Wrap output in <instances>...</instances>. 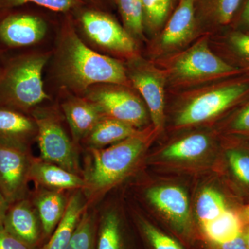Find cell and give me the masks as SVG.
<instances>
[{"label": "cell", "mask_w": 249, "mask_h": 249, "mask_svg": "<svg viewBox=\"0 0 249 249\" xmlns=\"http://www.w3.org/2000/svg\"><path fill=\"white\" fill-rule=\"evenodd\" d=\"M0 249H34L0 226Z\"/></svg>", "instance_id": "obj_34"}, {"label": "cell", "mask_w": 249, "mask_h": 249, "mask_svg": "<svg viewBox=\"0 0 249 249\" xmlns=\"http://www.w3.org/2000/svg\"><path fill=\"white\" fill-rule=\"evenodd\" d=\"M244 0H201V14L206 20L219 27L233 22Z\"/></svg>", "instance_id": "obj_23"}, {"label": "cell", "mask_w": 249, "mask_h": 249, "mask_svg": "<svg viewBox=\"0 0 249 249\" xmlns=\"http://www.w3.org/2000/svg\"><path fill=\"white\" fill-rule=\"evenodd\" d=\"M227 158L234 176L249 187V152L242 149H230L227 152Z\"/></svg>", "instance_id": "obj_32"}, {"label": "cell", "mask_w": 249, "mask_h": 249, "mask_svg": "<svg viewBox=\"0 0 249 249\" xmlns=\"http://www.w3.org/2000/svg\"><path fill=\"white\" fill-rule=\"evenodd\" d=\"M147 140L141 132L106 148H92V165L86 186L98 192L119 182L137 163Z\"/></svg>", "instance_id": "obj_5"}, {"label": "cell", "mask_w": 249, "mask_h": 249, "mask_svg": "<svg viewBox=\"0 0 249 249\" xmlns=\"http://www.w3.org/2000/svg\"><path fill=\"white\" fill-rule=\"evenodd\" d=\"M249 96V75L232 77L198 92L178 114L180 127L201 124L243 102Z\"/></svg>", "instance_id": "obj_4"}, {"label": "cell", "mask_w": 249, "mask_h": 249, "mask_svg": "<svg viewBox=\"0 0 249 249\" xmlns=\"http://www.w3.org/2000/svg\"><path fill=\"white\" fill-rule=\"evenodd\" d=\"M52 51V75L59 89L83 96L94 85L131 87L125 66L90 48L77 33L72 14H65Z\"/></svg>", "instance_id": "obj_1"}, {"label": "cell", "mask_w": 249, "mask_h": 249, "mask_svg": "<svg viewBox=\"0 0 249 249\" xmlns=\"http://www.w3.org/2000/svg\"><path fill=\"white\" fill-rule=\"evenodd\" d=\"M84 209V201L80 193L73 195L67 202L65 214L53 233L45 245L38 249H66L83 214Z\"/></svg>", "instance_id": "obj_18"}, {"label": "cell", "mask_w": 249, "mask_h": 249, "mask_svg": "<svg viewBox=\"0 0 249 249\" xmlns=\"http://www.w3.org/2000/svg\"><path fill=\"white\" fill-rule=\"evenodd\" d=\"M97 224L94 217L84 213L65 249H96Z\"/></svg>", "instance_id": "obj_29"}, {"label": "cell", "mask_w": 249, "mask_h": 249, "mask_svg": "<svg viewBox=\"0 0 249 249\" xmlns=\"http://www.w3.org/2000/svg\"><path fill=\"white\" fill-rule=\"evenodd\" d=\"M226 61L249 75V34L237 29L229 31L222 44Z\"/></svg>", "instance_id": "obj_22"}, {"label": "cell", "mask_w": 249, "mask_h": 249, "mask_svg": "<svg viewBox=\"0 0 249 249\" xmlns=\"http://www.w3.org/2000/svg\"><path fill=\"white\" fill-rule=\"evenodd\" d=\"M173 0H142L144 27L159 30L164 24L170 14Z\"/></svg>", "instance_id": "obj_30"}, {"label": "cell", "mask_w": 249, "mask_h": 249, "mask_svg": "<svg viewBox=\"0 0 249 249\" xmlns=\"http://www.w3.org/2000/svg\"><path fill=\"white\" fill-rule=\"evenodd\" d=\"M30 165L27 145L0 140V189L9 204L22 199Z\"/></svg>", "instance_id": "obj_11"}, {"label": "cell", "mask_w": 249, "mask_h": 249, "mask_svg": "<svg viewBox=\"0 0 249 249\" xmlns=\"http://www.w3.org/2000/svg\"><path fill=\"white\" fill-rule=\"evenodd\" d=\"M35 204L45 244L63 217L67 204L63 196L58 191L41 193L36 198Z\"/></svg>", "instance_id": "obj_19"}, {"label": "cell", "mask_w": 249, "mask_h": 249, "mask_svg": "<svg viewBox=\"0 0 249 249\" xmlns=\"http://www.w3.org/2000/svg\"><path fill=\"white\" fill-rule=\"evenodd\" d=\"M141 231L152 249H184L176 240L163 233L147 221L139 222Z\"/></svg>", "instance_id": "obj_31"}, {"label": "cell", "mask_w": 249, "mask_h": 249, "mask_svg": "<svg viewBox=\"0 0 249 249\" xmlns=\"http://www.w3.org/2000/svg\"><path fill=\"white\" fill-rule=\"evenodd\" d=\"M62 112L76 140L86 139L96 124L105 117L95 103L84 96L60 89Z\"/></svg>", "instance_id": "obj_13"}, {"label": "cell", "mask_w": 249, "mask_h": 249, "mask_svg": "<svg viewBox=\"0 0 249 249\" xmlns=\"http://www.w3.org/2000/svg\"><path fill=\"white\" fill-rule=\"evenodd\" d=\"M131 88L120 85H96L83 96L95 103L106 117L138 128L146 124L147 109L145 103Z\"/></svg>", "instance_id": "obj_8"}, {"label": "cell", "mask_w": 249, "mask_h": 249, "mask_svg": "<svg viewBox=\"0 0 249 249\" xmlns=\"http://www.w3.org/2000/svg\"><path fill=\"white\" fill-rule=\"evenodd\" d=\"M227 209L222 195L212 188H205L196 200V213L201 226L219 217Z\"/></svg>", "instance_id": "obj_26"}, {"label": "cell", "mask_w": 249, "mask_h": 249, "mask_svg": "<svg viewBox=\"0 0 249 249\" xmlns=\"http://www.w3.org/2000/svg\"><path fill=\"white\" fill-rule=\"evenodd\" d=\"M37 137L32 116L12 108L0 106V140L25 144Z\"/></svg>", "instance_id": "obj_16"}, {"label": "cell", "mask_w": 249, "mask_h": 249, "mask_svg": "<svg viewBox=\"0 0 249 249\" xmlns=\"http://www.w3.org/2000/svg\"><path fill=\"white\" fill-rule=\"evenodd\" d=\"M147 196L177 231L185 233L190 230L189 201L183 189L175 186L154 187L147 192Z\"/></svg>", "instance_id": "obj_12"}, {"label": "cell", "mask_w": 249, "mask_h": 249, "mask_svg": "<svg viewBox=\"0 0 249 249\" xmlns=\"http://www.w3.org/2000/svg\"><path fill=\"white\" fill-rule=\"evenodd\" d=\"M96 249H125L122 226L115 213L105 214L97 225Z\"/></svg>", "instance_id": "obj_25"}, {"label": "cell", "mask_w": 249, "mask_h": 249, "mask_svg": "<svg viewBox=\"0 0 249 249\" xmlns=\"http://www.w3.org/2000/svg\"><path fill=\"white\" fill-rule=\"evenodd\" d=\"M235 29L249 34V0H245L242 4Z\"/></svg>", "instance_id": "obj_35"}, {"label": "cell", "mask_w": 249, "mask_h": 249, "mask_svg": "<svg viewBox=\"0 0 249 249\" xmlns=\"http://www.w3.org/2000/svg\"><path fill=\"white\" fill-rule=\"evenodd\" d=\"M52 51L22 49L0 59V106L28 114L50 101L44 85V69Z\"/></svg>", "instance_id": "obj_2"}, {"label": "cell", "mask_w": 249, "mask_h": 249, "mask_svg": "<svg viewBox=\"0 0 249 249\" xmlns=\"http://www.w3.org/2000/svg\"><path fill=\"white\" fill-rule=\"evenodd\" d=\"M243 222L244 225H249V204L248 206H245L241 211L240 214H239Z\"/></svg>", "instance_id": "obj_38"}, {"label": "cell", "mask_w": 249, "mask_h": 249, "mask_svg": "<svg viewBox=\"0 0 249 249\" xmlns=\"http://www.w3.org/2000/svg\"><path fill=\"white\" fill-rule=\"evenodd\" d=\"M31 116L37 126V137L42 160L76 173V152L58 115L52 109L36 107Z\"/></svg>", "instance_id": "obj_7"}, {"label": "cell", "mask_w": 249, "mask_h": 249, "mask_svg": "<svg viewBox=\"0 0 249 249\" xmlns=\"http://www.w3.org/2000/svg\"><path fill=\"white\" fill-rule=\"evenodd\" d=\"M168 73L170 79L181 85L217 82L246 74L214 53L204 38L171 59Z\"/></svg>", "instance_id": "obj_3"}, {"label": "cell", "mask_w": 249, "mask_h": 249, "mask_svg": "<svg viewBox=\"0 0 249 249\" xmlns=\"http://www.w3.org/2000/svg\"><path fill=\"white\" fill-rule=\"evenodd\" d=\"M6 52H4V51L1 50L0 49V59L2 58L3 55H4L5 53H6Z\"/></svg>", "instance_id": "obj_41"}, {"label": "cell", "mask_w": 249, "mask_h": 249, "mask_svg": "<svg viewBox=\"0 0 249 249\" xmlns=\"http://www.w3.org/2000/svg\"><path fill=\"white\" fill-rule=\"evenodd\" d=\"M196 27V0H181L160 36L164 52L183 47L193 37Z\"/></svg>", "instance_id": "obj_15"}, {"label": "cell", "mask_w": 249, "mask_h": 249, "mask_svg": "<svg viewBox=\"0 0 249 249\" xmlns=\"http://www.w3.org/2000/svg\"><path fill=\"white\" fill-rule=\"evenodd\" d=\"M241 105L231 120L229 129L233 134L249 136V96Z\"/></svg>", "instance_id": "obj_33"}, {"label": "cell", "mask_w": 249, "mask_h": 249, "mask_svg": "<svg viewBox=\"0 0 249 249\" xmlns=\"http://www.w3.org/2000/svg\"><path fill=\"white\" fill-rule=\"evenodd\" d=\"M213 245L214 249H248L247 243H246L245 236H244V232L240 237L234 240L231 241V242L219 244V245H215V244H213Z\"/></svg>", "instance_id": "obj_36"}, {"label": "cell", "mask_w": 249, "mask_h": 249, "mask_svg": "<svg viewBox=\"0 0 249 249\" xmlns=\"http://www.w3.org/2000/svg\"><path fill=\"white\" fill-rule=\"evenodd\" d=\"M244 236H245L247 248L249 249V224L245 229H244Z\"/></svg>", "instance_id": "obj_40"}, {"label": "cell", "mask_w": 249, "mask_h": 249, "mask_svg": "<svg viewBox=\"0 0 249 249\" xmlns=\"http://www.w3.org/2000/svg\"><path fill=\"white\" fill-rule=\"evenodd\" d=\"M48 33L43 18L21 7L0 11V49L4 52L27 49L42 42Z\"/></svg>", "instance_id": "obj_9"}, {"label": "cell", "mask_w": 249, "mask_h": 249, "mask_svg": "<svg viewBox=\"0 0 249 249\" xmlns=\"http://www.w3.org/2000/svg\"><path fill=\"white\" fill-rule=\"evenodd\" d=\"M209 139L202 134H192L166 147L162 156L173 160H191L204 154L209 147Z\"/></svg>", "instance_id": "obj_24"}, {"label": "cell", "mask_w": 249, "mask_h": 249, "mask_svg": "<svg viewBox=\"0 0 249 249\" xmlns=\"http://www.w3.org/2000/svg\"><path fill=\"white\" fill-rule=\"evenodd\" d=\"M124 28L135 39L143 36V10L142 0H116Z\"/></svg>", "instance_id": "obj_28"}, {"label": "cell", "mask_w": 249, "mask_h": 249, "mask_svg": "<svg viewBox=\"0 0 249 249\" xmlns=\"http://www.w3.org/2000/svg\"><path fill=\"white\" fill-rule=\"evenodd\" d=\"M201 228L206 238L215 245L234 240L244 232V224L240 215L229 209Z\"/></svg>", "instance_id": "obj_21"}, {"label": "cell", "mask_w": 249, "mask_h": 249, "mask_svg": "<svg viewBox=\"0 0 249 249\" xmlns=\"http://www.w3.org/2000/svg\"><path fill=\"white\" fill-rule=\"evenodd\" d=\"M29 177L39 184L55 189L86 186L84 180L76 174L45 160L31 162Z\"/></svg>", "instance_id": "obj_17"}, {"label": "cell", "mask_w": 249, "mask_h": 249, "mask_svg": "<svg viewBox=\"0 0 249 249\" xmlns=\"http://www.w3.org/2000/svg\"><path fill=\"white\" fill-rule=\"evenodd\" d=\"M141 132L137 127L111 118L103 117L87 137L92 148H103Z\"/></svg>", "instance_id": "obj_20"}, {"label": "cell", "mask_w": 249, "mask_h": 249, "mask_svg": "<svg viewBox=\"0 0 249 249\" xmlns=\"http://www.w3.org/2000/svg\"><path fill=\"white\" fill-rule=\"evenodd\" d=\"M87 5H90L91 8L99 9L102 4L103 0H83Z\"/></svg>", "instance_id": "obj_39"}, {"label": "cell", "mask_w": 249, "mask_h": 249, "mask_svg": "<svg viewBox=\"0 0 249 249\" xmlns=\"http://www.w3.org/2000/svg\"><path fill=\"white\" fill-rule=\"evenodd\" d=\"M9 203L6 200V197L0 189V226H3L5 216L9 209Z\"/></svg>", "instance_id": "obj_37"}, {"label": "cell", "mask_w": 249, "mask_h": 249, "mask_svg": "<svg viewBox=\"0 0 249 249\" xmlns=\"http://www.w3.org/2000/svg\"><path fill=\"white\" fill-rule=\"evenodd\" d=\"M28 4H36L64 14H75L88 6L83 0H0V11L17 9Z\"/></svg>", "instance_id": "obj_27"}, {"label": "cell", "mask_w": 249, "mask_h": 249, "mask_svg": "<svg viewBox=\"0 0 249 249\" xmlns=\"http://www.w3.org/2000/svg\"><path fill=\"white\" fill-rule=\"evenodd\" d=\"M85 36L99 48L127 60L137 55L136 41L109 15L94 8H82L75 13Z\"/></svg>", "instance_id": "obj_6"}, {"label": "cell", "mask_w": 249, "mask_h": 249, "mask_svg": "<svg viewBox=\"0 0 249 249\" xmlns=\"http://www.w3.org/2000/svg\"><path fill=\"white\" fill-rule=\"evenodd\" d=\"M127 77L146 105L154 125L160 129L165 119V80L163 73L138 56L129 59Z\"/></svg>", "instance_id": "obj_10"}, {"label": "cell", "mask_w": 249, "mask_h": 249, "mask_svg": "<svg viewBox=\"0 0 249 249\" xmlns=\"http://www.w3.org/2000/svg\"><path fill=\"white\" fill-rule=\"evenodd\" d=\"M3 227L33 249L45 244L40 219L27 201L20 199L9 205Z\"/></svg>", "instance_id": "obj_14"}]
</instances>
